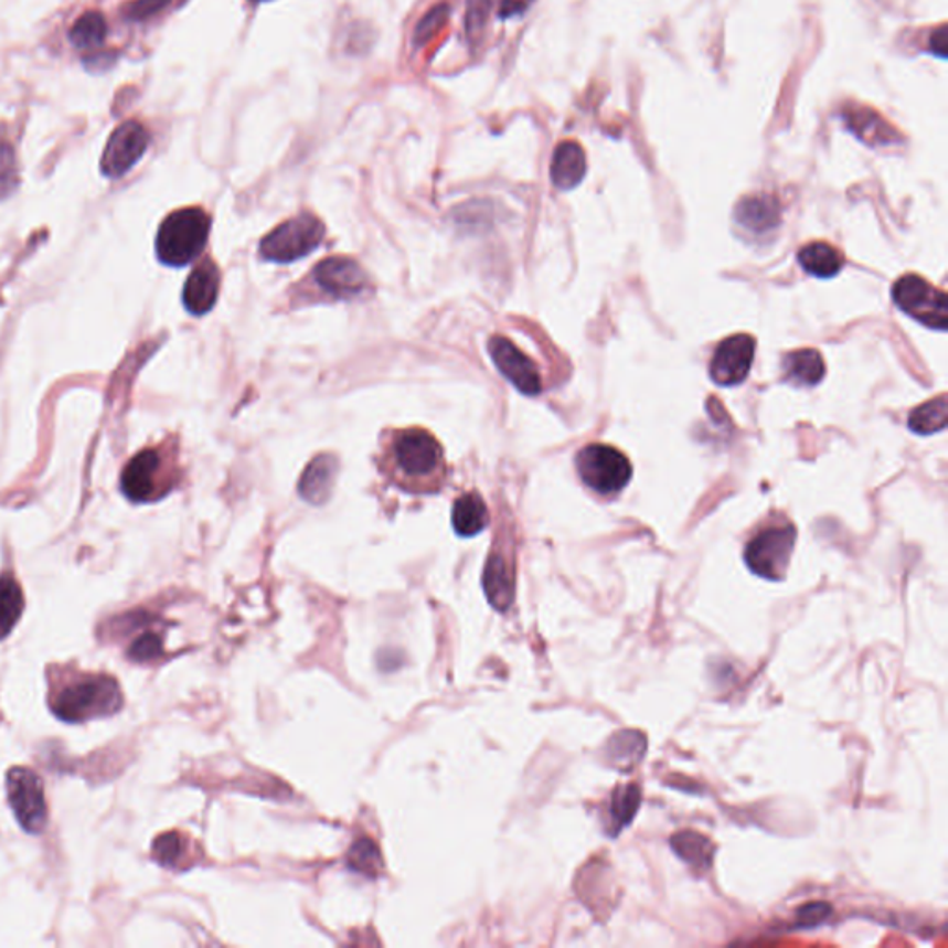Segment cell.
<instances>
[{
  "label": "cell",
  "instance_id": "obj_1",
  "mask_svg": "<svg viewBox=\"0 0 948 948\" xmlns=\"http://www.w3.org/2000/svg\"><path fill=\"white\" fill-rule=\"evenodd\" d=\"M387 469L406 491H436L445 477L441 445L420 428L395 432L387 449Z\"/></svg>",
  "mask_w": 948,
  "mask_h": 948
},
{
  "label": "cell",
  "instance_id": "obj_2",
  "mask_svg": "<svg viewBox=\"0 0 948 948\" xmlns=\"http://www.w3.org/2000/svg\"><path fill=\"white\" fill-rule=\"evenodd\" d=\"M49 704L65 723H86L119 712L123 693L108 674L75 673L52 685Z\"/></svg>",
  "mask_w": 948,
  "mask_h": 948
},
{
  "label": "cell",
  "instance_id": "obj_3",
  "mask_svg": "<svg viewBox=\"0 0 948 948\" xmlns=\"http://www.w3.org/2000/svg\"><path fill=\"white\" fill-rule=\"evenodd\" d=\"M212 219L201 207H184L161 223L156 254L161 264L184 267L201 256L210 236Z\"/></svg>",
  "mask_w": 948,
  "mask_h": 948
},
{
  "label": "cell",
  "instance_id": "obj_4",
  "mask_svg": "<svg viewBox=\"0 0 948 948\" xmlns=\"http://www.w3.org/2000/svg\"><path fill=\"white\" fill-rule=\"evenodd\" d=\"M171 460L161 450H141L128 461L121 475V489L132 502H155L174 488Z\"/></svg>",
  "mask_w": 948,
  "mask_h": 948
},
{
  "label": "cell",
  "instance_id": "obj_5",
  "mask_svg": "<svg viewBox=\"0 0 948 948\" xmlns=\"http://www.w3.org/2000/svg\"><path fill=\"white\" fill-rule=\"evenodd\" d=\"M576 471L587 488L600 494H616L632 480V464L621 450L609 445H587L576 456Z\"/></svg>",
  "mask_w": 948,
  "mask_h": 948
},
{
  "label": "cell",
  "instance_id": "obj_6",
  "mask_svg": "<svg viewBox=\"0 0 948 948\" xmlns=\"http://www.w3.org/2000/svg\"><path fill=\"white\" fill-rule=\"evenodd\" d=\"M324 225L310 213L289 219L284 225L276 226L269 236L259 243V254L269 262L289 264L305 258L321 245Z\"/></svg>",
  "mask_w": 948,
  "mask_h": 948
},
{
  "label": "cell",
  "instance_id": "obj_7",
  "mask_svg": "<svg viewBox=\"0 0 948 948\" xmlns=\"http://www.w3.org/2000/svg\"><path fill=\"white\" fill-rule=\"evenodd\" d=\"M898 308L920 324L945 332L948 328L947 295L919 275H906L893 286Z\"/></svg>",
  "mask_w": 948,
  "mask_h": 948
},
{
  "label": "cell",
  "instance_id": "obj_8",
  "mask_svg": "<svg viewBox=\"0 0 948 948\" xmlns=\"http://www.w3.org/2000/svg\"><path fill=\"white\" fill-rule=\"evenodd\" d=\"M795 541L797 530L791 524L764 530L748 543L745 551L748 569L767 580H782L793 554Z\"/></svg>",
  "mask_w": 948,
  "mask_h": 948
},
{
  "label": "cell",
  "instance_id": "obj_9",
  "mask_svg": "<svg viewBox=\"0 0 948 948\" xmlns=\"http://www.w3.org/2000/svg\"><path fill=\"white\" fill-rule=\"evenodd\" d=\"M8 802L19 824L29 833H41L49 822L43 782L34 770L13 767L7 776Z\"/></svg>",
  "mask_w": 948,
  "mask_h": 948
},
{
  "label": "cell",
  "instance_id": "obj_10",
  "mask_svg": "<svg viewBox=\"0 0 948 948\" xmlns=\"http://www.w3.org/2000/svg\"><path fill=\"white\" fill-rule=\"evenodd\" d=\"M150 136L138 121L123 123L109 136L104 149L100 169L108 179H121L143 158L149 149Z\"/></svg>",
  "mask_w": 948,
  "mask_h": 948
},
{
  "label": "cell",
  "instance_id": "obj_11",
  "mask_svg": "<svg viewBox=\"0 0 948 948\" xmlns=\"http://www.w3.org/2000/svg\"><path fill=\"white\" fill-rule=\"evenodd\" d=\"M756 343L747 333H737L717 347L710 363V376L724 387L742 384L753 368Z\"/></svg>",
  "mask_w": 948,
  "mask_h": 948
},
{
  "label": "cell",
  "instance_id": "obj_12",
  "mask_svg": "<svg viewBox=\"0 0 948 948\" xmlns=\"http://www.w3.org/2000/svg\"><path fill=\"white\" fill-rule=\"evenodd\" d=\"M313 280L321 291L340 300L356 299L371 289L368 275L349 258L324 259L313 269Z\"/></svg>",
  "mask_w": 948,
  "mask_h": 948
},
{
  "label": "cell",
  "instance_id": "obj_13",
  "mask_svg": "<svg viewBox=\"0 0 948 948\" xmlns=\"http://www.w3.org/2000/svg\"><path fill=\"white\" fill-rule=\"evenodd\" d=\"M488 349L497 369L518 387L519 392L530 397L541 392L543 385H541L540 371L524 352L513 345L512 341L502 335H493L489 340Z\"/></svg>",
  "mask_w": 948,
  "mask_h": 948
},
{
  "label": "cell",
  "instance_id": "obj_14",
  "mask_svg": "<svg viewBox=\"0 0 948 948\" xmlns=\"http://www.w3.org/2000/svg\"><path fill=\"white\" fill-rule=\"evenodd\" d=\"M219 288H221V273L212 259H204L196 265L184 286L185 310L193 316H204L212 310L217 302Z\"/></svg>",
  "mask_w": 948,
  "mask_h": 948
},
{
  "label": "cell",
  "instance_id": "obj_15",
  "mask_svg": "<svg viewBox=\"0 0 948 948\" xmlns=\"http://www.w3.org/2000/svg\"><path fill=\"white\" fill-rule=\"evenodd\" d=\"M586 152L575 141L560 143L552 156L551 179L557 190H575L586 177Z\"/></svg>",
  "mask_w": 948,
  "mask_h": 948
},
{
  "label": "cell",
  "instance_id": "obj_16",
  "mask_svg": "<svg viewBox=\"0 0 948 948\" xmlns=\"http://www.w3.org/2000/svg\"><path fill=\"white\" fill-rule=\"evenodd\" d=\"M338 475V460L332 455L317 456L300 478L299 493L311 504H322L332 493Z\"/></svg>",
  "mask_w": 948,
  "mask_h": 948
},
{
  "label": "cell",
  "instance_id": "obj_17",
  "mask_svg": "<svg viewBox=\"0 0 948 948\" xmlns=\"http://www.w3.org/2000/svg\"><path fill=\"white\" fill-rule=\"evenodd\" d=\"M736 221L743 228L756 234L769 232L780 223V206L773 196H747L737 204Z\"/></svg>",
  "mask_w": 948,
  "mask_h": 948
},
{
  "label": "cell",
  "instance_id": "obj_18",
  "mask_svg": "<svg viewBox=\"0 0 948 948\" xmlns=\"http://www.w3.org/2000/svg\"><path fill=\"white\" fill-rule=\"evenodd\" d=\"M782 368L786 380L797 387H813L827 374L821 352L816 349L789 352L788 356L784 358Z\"/></svg>",
  "mask_w": 948,
  "mask_h": 948
},
{
  "label": "cell",
  "instance_id": "obj_19",
  "mask_svg": "<svg viewBox=\"0 0 948 948\" xmlns=\"http://www.w3.org/2000/svg\"><path fill=\"white\" fill-rule=\"evenodd\" d=\"M645 750H647V737L641 732L622 731L617 732L616 736L609 739L604 756L608 759V764L617 769L630 770L643 759Z\"/></svg>",
  "mask_w": 948,
  "mask_h": 948
},
{
  "label": "cell",
  "instance_id": "obj_20",
  "mask_svg": "<svg viewBox=\"0 0 948 948\" xmlns=\"http://www.w3.org/2000/svg\"><path fill=\"white\" fill-rule=\"evenodd\" d=\"M799 264L808 275L817 276V278H832V276L840 275V270L845 265V258L832 245L817 242L800 248Z\"/></svg>",
  "mask_w": 948,
  "mask_h": 948
},
{
  "label": "cell",
  "instance_id": "obj_21",
  "mask_svg": "<svg viewBox=\"0 0 948 948\" xmlns=\"http://www.w3.org/2000/svg\"><path fill=\"white\" fill-rule=\"evenodd\" d=\"M489 523V512L482 497L477 493L461 494L456 500L455 512H452V524L461 537H472L480 534Z\"/></svg>",
  "mask_w": 948,
  "mask_h": 948
},
{
  "label": "cell",
  "instance_id": "obj_22",
  "mask_svg": "<svg viewBox=\"0 0 948 948\" xmlns=\"http://www.w3.org/2000/svg\"><path fill=\"white\" fill-rule=\"evenodd\" d=\"M671 846L680 860H684L691 867L699 869L701 873L712 867L715 846L706 835L684 830V832L674 833L671 838Z\"/></svg>",
  "mask_w": 948,
  "mask_h": 948
},
{
  "label": "cell",
  "instance_id": "obj_23",
  "mask_svg": "<svg viewBox=\"0 0 948 948\" xmlns=\"http://www.w3.org/2000/svg\"><path fill=\"white\" fill-rule=\"evenodd\" d=\"M483 587L488 593L489 603L500 611H507L513 600V578L507 562L500 556L489 557Z\"/></svg>",
  "mask_w": 948,
  "mask_h": 948
},
{
  "label": "cell",
  "instance_id": "obj_24",
  "mask_svg": "<svg viewBox=\"0 0 948 948\" xmlns=\"http://www.w3.org/2000/svg\"><path fill=\"white\" fill-rule=\"evenodd\" d=\"M24 611L23 589L12 575L0 576V639H7Z\"/></svg>",
  "mask_w": 948,
  "mask_h": 948
},
{
  "label": "cell",
  "instance_id": "obj_25",
  "mask_svg": "<svg viewBox=\"0 0 948 948\" xmlns=\"http://www.w3.org/2000/svg\"><path fill=\"white\" fill-rule=\"evenodd\" d=\"M639 806H641V788L638 784L616 789L609 805V833L617 835L622 828H627L638 813Z\"/></svg>",
  "mask_w": 948,
  "mask_h": 948
},
{
  "label": "cell",
  "instance_id": "obj_26",
  "mask_svg": "<svg viewBox=\"0 0 948 948\" xmlns=\"http://www.w3.org/2000/svg\"><path fill=\"white\" fill-rule=\"evenodd\" d=\"M909 430L920 436H931L947 428V397L934 398L928 403L920 404L909 414Z\"/></svg>",
  "mask_w": 948,
  "mask_h": 948
},
{
  "label": "cell",
  "instance_id": "obj_27",
  "mask_svg": "<svg viewBox=\"0 0 948 948\" xmlns=\"http://www.w3.org/2000/svg\"><path fill=\"white\" fill-rule=\"evenodd\" d=\"M108 35L106 19L98 12H87L70 30V41L81 51L100 46Z\"/></svg>",
  "mask_w": 948,
  "mask_h": 948
},
{
  "label": "cell",
  "instance_id": "obj_28",
  "mask_svg": "<svg viewBox=\"0 0 948 948\" xmlns=\"http://www.w3.org/2000/svg\"><path fill=\"white\" fill-rule=\"evenodd\" d=\"M849 123L852 130L867 143H890L891 134H895L893 128L885 125L884 119L871 109H858L856 114L849 116Z\"/></svg>",
  "mask_w": 948,
  "mask_h": 948
},
{
  "label": "cell",
  "instance_id": "obj_29",
  "mask_svg": "<svg viewBox=\"0 0 948 948\" xmlns=\"http://www.w3.org/2000/svg\"><path fill=\"white\" fill-rule=\"evenodd\" d=\"M349 865L360 873L368 874V876H376L382 869V858H380V851L373 841H358L349 854Z\"/></svg>",
  "mask_w": 948,
  "mask_h": 948
},
{
  "label": "cell",
  "instance_id": "obj_30",
  "mask_svg": "<svg viewBox=\"0 0 948 948\" xmlns=\"http://www.w3.org/2000/svg\"><path fill=\"white\" fill-rule=\"evenodd\" d=\"M184 838H182L180 833L171 832L163 833V835H160V838L155 841L152 854H155L156 860H158L161 865H166V867H177V865L182 862V858H184Z\"/></svg>",
  "mask_w": 948,
  "mask_h": 948
},
{
  "label": "cell",
  "instance_id": "obj_31",
  "mask_svg": "<svg viewBox=\"0 0 948 948\" xmlns=\"http://www.w3.org/2000/svg\"><path fill=\"white\" fill-rule=\"evenodd\" d=\"M449 4H439V7L432 8L430 12L426 13L425 18L420 19L417 26H415V45H425L426 41H430L445 26L447 19H449Z\"/></svg>",
  "mask_w": 948,
  "mask_h": 948
},
{
  "label": "cell",
  "instance_id": "obj_32",
  "mask_svg": "<svg viewBox=\"0 0 948 948\" xmlns=\"http://www.w3.org/2000/svg\"><path fill=\"white\" fill-rule=\"evenodd\" d=\"M18 188V163L12 145L0 141V199Z\"/></svg>",
  "mask_w": 948,
  "mask_h": 948
},
{
  "label": "cell",
  "instance_id": "obj_33",
  "mask_svg": "<svg viewBox=\"0 0 948 948\" xmlns=\"http://www.w3.org/2000/svg\"><path fill=\"white\" fill-rule=\"evenodd\" d=\"M161 652H163V643H161L160 636L155 632H145L134 641L132 647L128 650V656H130V660L143 663V661L156 660L158 656H161Z\"/></svg>",
  "mask_w": 948,
  "mask_h": 948
},
{
  "label": "cell",
  "instance_id": "obj_34",
  "mask_svg": "<svg viewBox=\"0 0 948 948\" xmlns=\"http://www.w3.org/2000/svg\"><path fill=\"white\" fill-rule=\"evenodd\" d=\"M832 915V906L827 903H810L797 909V928H816L827 923Z\"/></svg>",
  "mask_w": 948,
  "mask_h": 948
},
{
  "label": "cell",
  "instance_id": "obj_35",
  "mask_svg": "<svg viewBox=\"0 0 948 948\" xmlns=\"http://www.w3.org/2000/svg\"><path fill=\"white\" fill-rule=\"evenodd\" d=\"M171 0H134L123 8V15L128 21H145L161 12Z\"/></svg>",
  "mask_w": 948,
  "mask_h": 948
},
{
  "label": "cell",
  "instance_id": "obj_36",
  "mask_svg": "<svg viewBox=\"0 0 948 948\" xmlns=\"http://www.w3.org/2000/svg\"><path fill=\"white\" fill-rule=\"evenodd\" d=\"M928 51L931 54H936L939 58H947L948 56V30L947 26H939V29L934 30L930 35V41H928Z\"/></svg>",
  "mask_w": 948,
  "mask_h": 948
},
{
  "label": "cell",
  "instance_id": "obj_37",
  "mask_svg": "<svg viewBox=\"0 0 948 948\" xmlns=\"http://www.w3.org/2000/svg\"><path fill=\"white\" fill-rule=\"evenodd\" d=\"M534 0H502L500 2L499 15L502 19L518 18L532 7Z\"/></svg>",
  "mask_w": 948,
  "mask_h": 948
}]
</instances>
